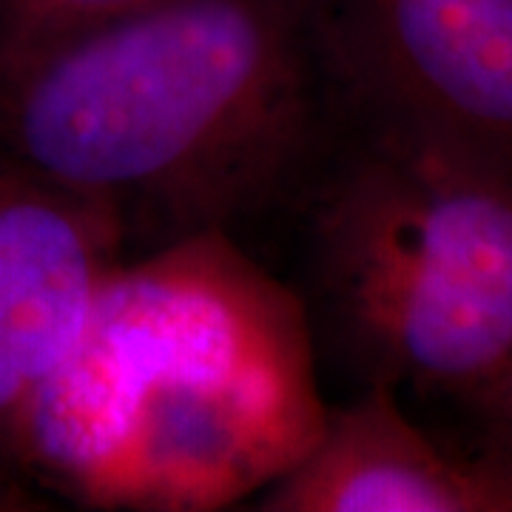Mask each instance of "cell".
<instances>
[{"label":"cell","instance_id":"cell-1","mask_svg":"<svg viewBox=\"0 0 512 512\" xmlns=\"http://www.w3.org/2000/svg\"><path fill=\"white\" fill-rule=\"evenodd\" d=\"M339 134L305 0H151L0 55V154L128 251L302 205Z\"/></svg>","mask_w":512,"mask_h":512},{"label":"cell","instance_id":"cell-2","mask_svg":"<svg viewBox=\"0 0 512 512\" xmlns=\"http://www.w3.org/2000/svg\"><path fill=\"white\" fill-rule=\"evenodd\" d=\"M325 407L302 296L208 231L111 271L6 473L89 510H222L288 473Z\"/></svg>","mask_w":512,"mask_h":512},{"label":"cell","instance_id":"cell-3","mask_svg":"<svg viewBox=\"0 0 512 512\" xmlns=\"http://www.w3.org/2000/svg\"><path fill=\"white\" fill-rule=\"evenodd\" d=\"M302 296L362 384L461 407L512 373V174L342 126L305 197Z\"/></svg>","mask_w":512,"mask_h":512},{"label":"cell","instance_id":"cell-4","mask_svg":"<svg viewBox=\"0 0 512 512\" xmlns=\"http://www.w3.org/2000/svg\"><path fill=\"white\" fill-rule=\"evenodd\" d=\"M339 123L512 174V0H305Z\"/></svg>","mask_w":512,"mask_h":512},{"label":"cell","instance_id":"cell-5","mask_svg":"<svg viewBox=\"0 0 512 512\" xmlns=\"http://www.w3.org/2000/svg\"><path fill=\"white\" fill-rule=\"evenodd\" d=\"M256 501L265 512H512V458L444 444L396 387L365 384L325 407L311 450Z\"/></svg>","mask_w":512,"mask_h":512},{"label":"cell","instance_id":"cell-6","mask_svg":"<svg viewBox=\"0 0 512 512\" xmlns=\"http://www.w3.org/2000/svg\"><path fill=\"white\" fill-rule=\"evenodd\" d=\"M126 256L100 205L0 154V359L26 399L72 350Z\"/></svg>","mask_w":512,"mask_h":512},{"label":"cell","instance_id":"cell-7","mask_svg":"<svg viewBox=\"0 0 512 512\" xmlns=\"http://www.w3.org/2000/svg\"><path fill=\"white\" fill-rule=\"evenodd\" d=\"M151 0H0V55L126 15Z\"/></svg>","mask_w":512,"mask_h":512},{"label":"cell","instance_id":"cell-8","mask_svg":"<svg viewBox=\"0 0 512 512\" xmlns=\"http://www.w3.org/2000/svg\"><path fill=\"white\" fill-rule=\"evenodd\" d=\"M484 427V444L512 458V373L464 404Z\"/></svg>","mask_w":512,"mask_h":512},{"label":"cell","instance_id":"cell-9","mask_svg":"<svg viewBox=\"0 0 512 512\" xmlns=\"http://www.w3.org/2000/svg\"><path fill=\"white\" fill-rule=\"evenodd\" d=\"M23 404H26L23 387L0 359V470H6V450H9V439H12Z\"/></svg>","mask_w":512,"mask_h":512}]
</instances>
